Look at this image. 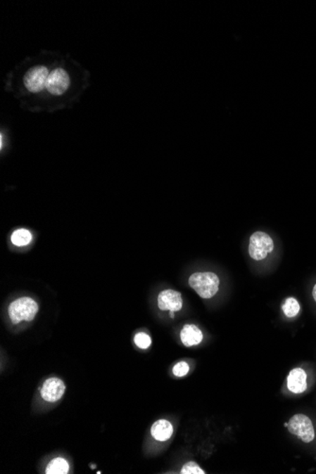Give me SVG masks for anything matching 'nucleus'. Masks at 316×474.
Instances as JSON below:
<instances>
[{"label": "nucleus", "instance_id": "obj_4", "mask_svg": "<svg viewBox=\"0 0 316 474\" xmlns=\"http://www.w3.org/2000/svg\"><path fill=\"white\" fill-rule=\"evenodd\" d=\"M248 256L255 263L269 262L276 254L277 245L274 238L267 232L258 230L249 238Z\"/></svg>", "mask_w": 316, "mask_h": 474}, {"label": "nucleus", "instance_id": "obj_14", "mask_svg": "<svg viewBox=\"0 0 316 474\" xmlns=\"http://www.w3.org/2000/svg\"><path fill=\"white\" fill-rule=\"evenodd\" d=\"M32 233L27 229L15 230L12 235V243L16 246H26L32 242Z\"/></svg>", "mask_w": 316, "mask_h": 474}, {"label": "nucleus", "instance_id": "obj_15", "mask_svg": "<svg viewBox=\"0 0 316 474\" xmlns=\"http://www.w3.org/2000/svg\"><path fill=\"white\" fill-rule=\"evenodd\" d=\"M191 371V364L187 361H179L172 366V373L175 377L184 378Z\"/></svg>", "mask_w": 316, "mask_h": 474}, {"label": "nucleus", "instance_id": "obj_3", "mask_svg": "<svg viewBox=\"0 0 316 474\" xmlns=\"http://www.w3.org/2000/svg\"><path fill=\"white\" fill-rule=\"evenodd\" d=\"M188 284L202 300H210L221 291L222 281L218 274L204 271L191 274Z\"/></svg>", "mask_w": 316, "mask_h": 474}, {"label": "nucleus", "instance_id": "obj_6", "mask_svg": "<svg viewBox=\"0 0 316 474\" xmlns=\"http://www.w3.org/2000/svg\"><path fill=\"white\" fill-rule=\"evenodd\" d=\"M182 295L172 289L163 290L158 295V308L162 312H169V316L174 319L175 312L183 309Z\"/></svg>", "mask_w": 316, "mask_h": 474}, {"label": "nucleus", "instance_id": "obj_12", "mask_svg": "<svg viewBox=\"0 0 316 474\" xmlns=\"http://www.w3.org/2000/svg\"><path fill=\"white\" fill-rule=\"evenodd\" d=\"M180 341L186 347L199 346L204 341V333L194 324H186L180 331Z\"/></svg>", "mask_w": 316, "mask_h": 474}, {"label": "nucleus", "instance_id": "obj_13", "mask_svg": "<svg viewBox=\"0 0 316 474\" xmlns=\"http://www.w3.org/2000/svg\"><path fill=\"white\" fill-rule=\"evenodd\" d=\"M70 471V465L65 459L56 457L49 463L46 468V474H67Z\"/></svg>", "mask_w": 316, "mask_h": 474}, {"label": "nucleus", "instance_id": "obj_9", "mask_svg": "<svg viewBox=\"0 0 316 474\" xmlns=\"http://www.w3.org/2000/svg\"><path fill=\"white\" fill-rule=\"evenodd\" d=\"M175 431L174 423L170 419L160 418L151 426L150 435L156 443H166L174 437Z\"/></svg>", "mask_w": 316, "mask_h": 474}, {"label": "nucleus", "instance_id": "obj_5", "mask_svg": "<svg viewBox=\"0 0 316 474\" xmlns=\"http://www.w3.org/2000/svg\"><path fill=\"white\" fill-rule=\"evenodd\" d=\"M39 306L37 301L31 297H20L11 303L9 316L13 324H19L22 321H32L37 316Z\"/></svg>", "mask_w": 316, "mask_h": 474}, {"label": "nucleus", "instance_id": "obj_10", "mask_svg": "<svg viewBox=\"0 0 316 474\" xmlns=\"http://www.w3.org/2000/svg\"><path fill=\"white\" fill-rule=\"evenodd\" d=\"M303 306L295 295H288L280 303V314L286 322H295L301 316Z\"/></svg>", "mask_w": 316, "mask_h": 474}, {"label": "nucleus", "instance_id": "obj_7", "mask_svg": "<svg viewBox=\"0 0 316 474\" xmlns=\"http://www.w3.org/2000/svg\"><path fill=\"white\" fill-rule=\"evenodd\" d=\"M48 68L44 65H37L27 71L24 76V84L32 93H39L46 87L49 76Z\"/></svg>", "mask_w": 316, "mask_h": 474}, {"label": "nucleus", "instance_id": "obj_17", "mask_svg": "<svg viewBox=\"0 0 316 474\" xmlns=\"http://www.w3.org/2000/svg\"><path fill=\"white\" fill-rule=\"evenodd\" d=\"M181 474H206V470H203L195 461H188L183 465L180 470Z\"/></svg>", "mask_w": 316, "mask_h": 474}, {"label": "nucleus", "instance_id": "obj_1", "mask_svg": "<svg viewBox=\"0 0 316 474\" xmlns=\"http://www.w3.org/2000/svg\"><path fill=\"white\" fill-rule=\"evenodd\" d=\"M283 427L287 432L288 437L316 460L315 411H298L288 418Z\"/></svg>", "mask_w": 316, "mask_h": 474}, {"label": "nucleus", "instance_id": "obj_16", "mask_svg": "<svg viewBox=\"0 0 316 474\" xmlns=\"http://www.w3.org/2000/svg\"><path fill=\"white\" fill-rule=\"evenodd\" d=\"M134 344L137 347L141 350H148L152 346V338L149 334L145 333H139L134 335Z\"/></svg>", "mask_w": 316, "mask_h": 474}, {"label": "nucleus", "instance_id": "obj_11", "mask_svg": "<svg viewBox=\"0 0 316 474\" xmlns=\"http://www.w3.org/2000/svg\"><path fill=\"white\" fill-rule=\"evenodd\" d=\"M65 391V385L62 380L58 378H49L41 388V397L44 401L56 402L62 398Z\"/></svg>", "mask_w": 316, "mask_h": 474}, {"label": "nucleus", "instance_id": "obj_18", "mask_svg": "<svg viewBox=\"0 0 316 474\" xmlns=\"http://www.w3.org/2000/svg\"><path fill=\"white\" fill-rule=\"evenodd\" d=\"M307 297L313 311L316 312V276L308 283Z\"/></svg>", "mask_w": 316, "mask_h": 474}, {"label": "nucleus", "instance_id": "obj_8", "mask_svg": "<svg viewBox=\"0 0 316 474\" xmlns=\"http://www.w3.org/2000/svg\"><path fill=\"white\" fill-rule=\"evenodd\" d=\"M70 86V79L64 68H56L49 73L46 89L51 94L60 96L64 94Z\"/></svg>", "mask_w": 316, "mask_h": 474}, {"label": "nucleus", "instance_id": "obj_2", "mask_svg": "<svg viewBox=\"0 0 316 474\" xmlns=\"http://www.w3.org/2000/svg\"><path fill=\"white\" fill-rule=\"evenodd\" d=\"M315 386L316 364L303 361L288 371L280 386V394L285 399H302L312 393Z\"/></svg>", "mask_w": 316, "mask_h": 474}]
</instances>
